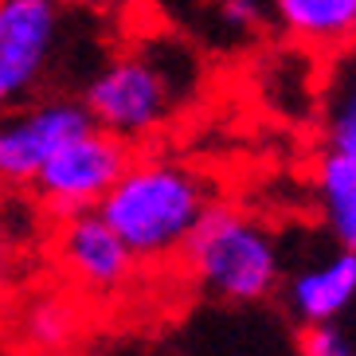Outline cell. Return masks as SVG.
I'll use <instances>...</instances> for the list:
<instances>
[{"mask_svg":"<svg viewBox=\"0 0 356 356\" xmlns=\"http://www.w3.org/2000/svg\"><path fill=\"white\" fill-rule=\"evenodd\" d=\"M211 204L220 200L200 168L172 157H134L98 204V216L137 262H165L184 251Z\"/></svg>","mask_w":356,"mask_h":356,"instance_id":"cell-1","label":"cell"},{"mask_svg":"<svg viewBox=\"0 0 356 356\" xmlns=\"http://www.w3.org/2000/svg\"><path fill=\"white\" fill-rule=\"evenodd\" d=\"M180 262L196 290L227 305L266 302L286 278L278 235L262 220H254L251 211L231 204H211L184 243Z\"/></svg>","mask_w":356,"mask_h":356,"instance_id":"cell-2","label":"cell"},{"mask_svg":"<svg viewBox=\"0 0 356 356\" xmlns=\"http://www.w3.org/2000/svg\"><path fill=\"white\" fill-rule=\"evenodd\" d=\"M188 71L157 51H126L95 67L83 86V106L102 134L137 145L172 122L188 90Z\"/></svg>","mask_w":356,"mask_h":356,"instance_id":"cell-3","label":"cell"},{"mask_svg":"<svg viewBox=\"0 0 356 356\" xmlns=\"http://www.w3.org/2000/svg\"><path fill=\"white\" fill-rule=\"evenodd\" d=\"M67 0H0V114L47 95L71 32Z\"/></svg>","mask_w":356,"mask_h":356,"instance_id":"cell-4","label":"cell"},{"mask_svg":"<svg viewBox=\"0 0 356 356\" xmlns=\"http://www.w3.org/2000/svg\"><path fill=\"white\" fill-rule=\"evenodd\" d=\"M134 161V145L118 141L90 126L86 134L71 137L47 165L35 172L32 192L55 211V216H74V211H95L106 200V192L118 184Z\"/></svg>","mask_w":356,"mask_h":356,"instance_id":"cell-5","label":"cell"},{"mask_svg":"<svg viewBox=\"0 0 356 356\" xmlns=\"http://www.w3.org/2000/svg\"><path fill=\"white\" fill-rule=\"evenodd\" d=\"M95 126L83 98L40 95L0 114V184H32L47 161Z\"/></svg>","mask_w":356,"mask_h":356,"instance_id":"cell-6","label":"cell"},{"mask_svg":"<svg viewBox=\"0 0 356 356\" xmlns=\"http://www.w3.org/2000/svg\"><path fill=\"white\" fill-rule=\"evenodd\" d=\"M55 254L71 274V282L83 286L86 293H118L137 270V259L98 216V208L63 216V227L55 235Z\"/></svg>","mask_w":356,"mask_h":356,"instance_id":"cell-7","label":"cell"},{"mask_svg":"<svg viewBox=\"0 0 356 356\" xmlns=\"http://www.w3.org/2000/svg\"><path fill=\"white\" fill-rule=\"evenodd\" d=\"M282 305L302 329L341 325L356 305V251L333 247L314 262H302L282 278Z\"/></svg>","mask_w":356,"mask_h":356,"instance_id":"cell-8","label":"cell"},{"mask_svg":"<svg viewBox=\"0 0 356 356\" xmlns=\"http://www.w3.org/2000/svg\"><path fill=\"white\" fill-rule=\"evenodd\" d=\"M282 32L314 51H345L356 40V0H270Z\"/></svg>","mask_w":356,"mask_h":356,"instance_id":"cell-9","label":"cell"},{"mask_svg":"<svg viewBox=\"0 0 356 356\" xmlns=\"http://www.w3.org/2000/svg\"><path fill=\"white\" fill-rule=\"evenodd\" d=\"M314 188L325 231L337 247L356 251V157L325 149L314 165Z\"/></svg>","mask_w":356,"mask_h":356,"instance_id":"cell-10","label":"cell"},{"mask_svg":"<svg viewBox=\"0 0 356 356\" xmlns=\"http://www.w3.org/2000/svg\"><path fill=\"white\" fill-rule=\"evenodd\" d=\"M325 141L337 153L356 157V47L341 59L325 102Z\"/></svg>","mask_w":356,"mask_h":356,"instance_id":"cell-11","label":"cell"},{"mask_svg":"<svg viewBox=\"0 0 356 356\" xmlns=\"http://www.w3.org/2000/svg\"><path fill=\"white\" fill-rule=\"evenodd\" d=\"M24 333L32 341L35 348L43 353H55V348H63L67 341L74 337V314L67 302H40L32 305V314L24 321Z\"/></svg>","mask_w":356,"mask_h":356,"instance_id":"cell-12","label":"cell"},{"mask_svg":"<svg viewBox=\"0 0 356 356\" xmlns=\"http://www.w3.org/2000/svg\"><path fill=\"white\" fill-rule=\"evenodd\" d=\"M298 356H356V341L341 325H317V329H302Z\"/></svg>","mask_w":356,"mask_h":356,"instance_id":"cell-13","label":"cell"},{"mask_svg":"<svg viewBox=\"0 0 356 356\" xmlns=\"http://www.w3.org/2000/svg\"><path fill=\"white\" fill-rule=\"evenodd\" d=\"M270 4V0H266ZM266 4L262 0H220V16L231 24V28H239V32H251L266 20Z\"/></svg>","mask_w":356,"mask_h":356,"instance_id":"cell-14","label":"cell"},{"mask_svg":"<svg viewBox=\"0 0 356 356\" xmlns=\"http://www.w3.org/2000/svg\"><path fill=\"white\" fill-rule=\"evenodd\" d=\"M8 266H12V247L0 239V278H8Z\"/></svg>","mask_w":356,"mask_h":356,"instance_id":"cell-15","label":"cell"}]
</instances>
